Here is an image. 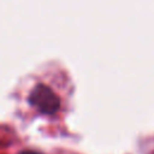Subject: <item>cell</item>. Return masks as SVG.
Wrapping results in <instances>:
<instances>
[{
    "label": "cell",
    "instance_id": "1",
    "mask_svg": "<svg viewBox=\"0 0 154 154\" xmlns=\"http://www.w3.org/2000/svg\"><path fill=\"white\" fill-rule=\"evenodd\" d=\"M29 103L42 114H54L60 107L58 95L47 85L40 83L34 87L29 95Z\"/></svg>",
    "mask_w": 154,
    "mask_h": 154
},
{
    "label": "cell",
    "instance_id": "2",
    "mask_svg": "<svg viewBox=\"0 0 154 154\" xmlns=\"http://www.w3.org/2000/svg\"><path fill=\"white\" fill-rule=\"evenodd\" d=\"M19 154H40V153L38 152H35V150H23Z\"/></svg>",
    "mask_w": 154,
    "mask_h": 154
}]
</instances>
